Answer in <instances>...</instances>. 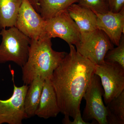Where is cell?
<instances>
[{
	"label": "cell",
	"mask_w": 124,
	"mask_h": 124,
	"mask_svg": "<svg viewBox=\"0 0 124 124\" xmlns=\"http://www.w3.org/2000/svg\"><path fill=\"white\" fill-rule=\"evenodd\" d=\"M67 10L78 27L81 35L98 29L97 15L90 9L75 3L70 6Z\"/></svg>",
	"instance_id": "12"
},
{
	"label": "cell",
	"mask_w": 124,
	"mask_h": 124,
	"mask_svg": "<svg viewBox=\"0 0 124 124\" xmlns=\"http://www.w3.org/2000/svg\"><path fill=\"white\" fill-rule=\"evenodd\" d=\"M51 39L45 36L31 40L27 60L22 67L24 85H28L38 77L50 79L54 71L66 55V52L53 49Z\"/></svg>",
	"instance_id": "2"
},
{
	"label": "cell",
	"mask_w": 124,
	"mask_h": 124,
	"mask_svg": "<svg viewBox=\"0 0 124 124\" xmlns=\"http://www.w3.org/2000/svg\"><path fill=\"white\" fill-rule=\"evenodd\" d=\"M46 21L28 0H22L15 27L31 40L45 36Z\"/></svg>",
	"instance_id": "9"
},
{
	"label": "cell",
	"mask_w": 124,
	"mask_h": 124,
	"mask_svg": "<svg viewBox=\"0 0 124 124\" xmlns=\"http://www.w3.org/2000/svg\"><path fill=\"white\" fill-rule=\"evenodd\" d=\"M50 79L60 112L74 119L94 74L95 65L79 54L73 45Z\"/></svg>",
	"instance_id": "1"
},
{
	"label": "cell",
	"mask_w": 124,
	"mask_h": 124,
	"mask_svg": "<svg viewBox=\"0 0 124 124\" xmlns=\"http://www.w3.org/2000/svg\"><path fill=\"white\" fill-rule=\"evenodd\" d=\"M103 94L100 78L94 73L83 96L86 101L82 117L85 121L95 120L99 124H108L106 108L102 99Z\"/></svg>",
	"instance_id": "6"
},
{
	"label": "cell",
	"mask_w": 124,
	"mask_h": 124,
	"mask_svg": "<svg viewBox=\"0 0 124 124\" xmlns=\"http://www.w3.org/2000/svg\"><path fill=\"white\" fill-rule=\"evenodd\" d=\"M22 0H0V29L15 26Z\"/></svg>",
	"instance_id": "14"
},
{
	"label": "cell",
	"mask_w": 124,
	"mask_h": 124,
	"mask_svg": "<svg viewBox=\"0 0 124 124\" xmlns=\"http://www.w3.org/2000/svg\"><path fill=\"white\" fill-rule=\"evenodd\" d=\"M74 120L71 121L70 120L69 116H64L62 120V123L64 124H90L89 122L85 121L82 119L81 116V112L80 109L78 110L75 118L73 119Z\"/></svg>",
	"instance_id": "20"
},
{
	"label": "cell",
	"mask_w": 124,
	"mask_h": 124,
	"mask_svg": "<svg viewBox=\"0 0 124 124\" xmlns=\"http://www.w3.org/2000/svg\"><path fill=\"white\" fill-rule=\"evenodd\" d=\"M109 11L119 13L124 9V0H106Z\"/></svg>",
	"instance_id": "19"
},
{
	"label": "cell",
	"mask_w": 124,
	"mask_h": 124,
	"mask_svg": "<svg viewBox=\"0 0 124 124\" xmlns=\"http://www.w3.org/2000/svg\"><path fill=\"white\" fill-rule=\"evenodd\" d=\"M60 112L57 99L50 79L45 80L39 103L35 113L44 119L57 117Z\"/></svg>",
	"instance_id": "11"
},
{
	"label": "cell",
	"mask_w": 124,
	"mask_h": 124,
	"mask_svg": "<svg viewBox=\"0 0 124 124\" xmlns=\"http://www.w3.org/2000/svg\"><path fill=\"white\" fill-rule=\"evenodd\" d=\"M46 21L45 34L48 38H61L69 45L76 46L80 40L79 30L67 10Z\"/></svg>",
	"instance_id": "8"
},
{
	"label": "cell",
	"mask_w": 124,
	"mask_h": 124,
	"mask_svg": "<svg viewBox=\"0 0 124 124\" xmlns=\"http://www.w3.org/2000/svg\"><path fill=\"white\" fill-rule=\"evenodd\" d=\"M76 46L79 54L95 65L104 62L107 53L113 48L108 37L98 29L81 34L80 40Z\"/></svg>",
	"instance_id": "4"
},
{
	"label": "cell",
	"mask_w": 124,
	"mask_h": 124,
	"mask_svg": "<svg viewBox=\"0 0 124 124\" xmlns=\"http://www.w3.org/2000/svg\"><path fill=\"white\" fill-rule=\"evenodd\" d=\"M94 73L100 78L106 105L124 91V68L120 64L104 61L95 65Z\"/></svg>",
	"instance_id": "5"
},
{
	"label": "cell",
	"mask_w": 124,
	"mask_h": 124,
	"mask_svg": "<svg viewBox=\"0 0 124 124\" xmlns=\"http://www.w3.org/2000/svg\"><path fill=\"white\" fill-rule=\"evenodd\" d=\"M122 35L119 45L107 53L104 61L115 63L120 64L124 68V37Z\"/></svg>",
	"instance_id": "17"
},
{
	"label": "cell",
	"mask_w": 124,
	"mask_h": 124,
	"mask_svg": "<svg viewBox=\"0 0 124 124\" xmlns=\"http://www.w3.org/2000/svg\"><path fill=\"white\" fill-rule=\"evenodd\" d=\"M108 124H124V91L107 104Z\"/></svg>",
	"instance_id": "16"
},
{
	"label": "cell",
	"mask_w": 124,
	"mask_h": 124,
	"mask_svg": "<svg viewBox=\"0 0 124 124\" xmlns=\"http://www.w3.org/2000/svg\"><path fill=\"white\" fill-rule=\"evenodd\" d=\"M0 31V63L11 62L21 67L27 62L31 39L15 26Z\"/></svg>",
	"instance_id": "3"
},
{
	"label": "cell",
	"mask_w": 124,
	"mask_h": 124,
	"mask_svg": "<svg viewBox=\"0 0 124 124\" xmlns=\"http://www.w3.org/2000/svg\"><path fill=\"white\" fill-rule=\"evenodd\" d=\"M44 81L41 78L37 77L29 85L24 102V110L27 118L35 116Z\"/></svg>",
	"instance_id": "13"
},
{
	"label": "cell",
	"mask_w": 124,
	"mask_h": 124,
	"mask_svg": "<svg viewBox=\"0 0 124 124\" xmlns=\"http://www.w3.org/2000/svg\"><path fill=\"white\" fill-rule=\"evenodd\" d=\"M78 0H39V12L45 20L54 17L62 11L67 10Z\"/></svg>",
	"instance_id": "15"
},
{
	"label": "cell",
	"mask_w": 124,
	"mask_h": 124,
	"mask_svg": "<svg viewBox=\"0 0 124 124\" xmlns=\"http://www.w3.org/2000/svg\"><path fill=\"white\" fill-rule=\"evenodd\" d=\"M77 3L94 13L102 14L109 11L106 0H78Z\"/></svg>",
	"instance_id": "18"
},
{
	"label": "cell",
	"mask_w": 124,
	"mask_h": 124,
	"mask_svg": "<svg viewBox=\"0 0 124 124\" xmlns=\"http://www.w3.org/2000/svg\"><path fill=\"white\" fill-rule=\"evenodd\" d=\"M28 0L37 11L39 13V0Z\"/></svg>",
	"instance_id": "21"
},
{
	"label": "cell",
	"mask_w": 124,
	"mask_h": 124,
	"mask_svg": "<svg viewBox=\"0 0 124 124\" xmlns=\"http://www.w3.org/2000/svg\"><path fill=\"white\" fill-rule=\"evenodd\" d=\"M14 84L12 96L6 100L0 99V124H21L27 118L24 107V99L28 88V85L17 86L15 84L14 73L11 70Z\"/></svg>",
	"instance_id": "7"
},
{
	"label": "cell",
	"mask_w": 124,
	"mask_h": 124,
	"mask_svg": "<svg viewBox=\"0 0 124 124\" xmlns=\"http://www.w3.org/2000/svg\"><path fill=\"white\" fill-rule=\"evenodd\" d=\"M94 13L98 29L107 35L113 44L117 46L124 34V9L119 13L108 11L102 14Z\"/></svg>",
	"instance_id": "10"
}]
</instances>
